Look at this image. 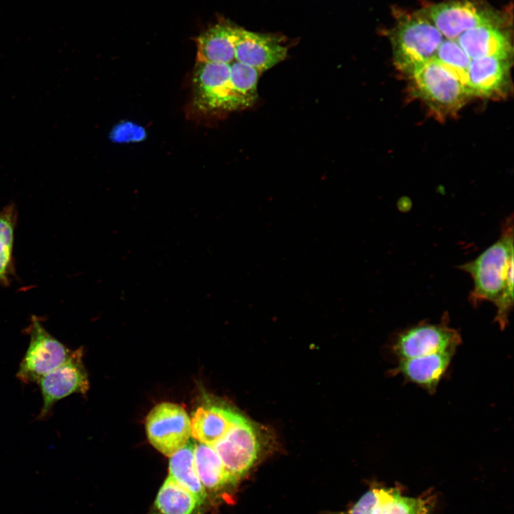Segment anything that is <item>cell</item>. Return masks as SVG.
Returning a JSON list of instances; mask_svg holds the SVG:
<instances>
[{"mask_svg": "<svg viewBox=\"0 0 514 514\" xmlns=\"http://www.w3.org/2000/svg\"><path fill=\"white\" fill-rule=\"evenodd\" d=\"M513 221H505L499 238L475 259L458 266L468 273L473 283L468 301L473 307L484 301L493 304L505 288L513 282Z\"/></svg>", "mask_w": 514, "mask_h": 514, "instance_id": "cell-1", "label": "cell"}, {"mask_svg": "<svg viewBox=\"0 0 514 514\" xmlns=\"http://www.w3.org/2000/svg\"><path fill=\"white\" fill-rule=\"evenodd\" d=\"M390 39L395 66L409 75L434 59L443 41V35L422 12L400 17Z\"/></svg>", "mask_w": 514, "mask_h": 514, "instance_id": "cell-2", "label": "cell"}, {"mask_svg": "<svg viewBox=\"0 0 514 514\" xmlns=\"http://www.w3.org/2000/svg\"><path fill=\"white\" fill-rule=\"evenodd\" d=\"M448 313L440 322L421 321L398 333L391 351L398 360L413 358L448 351H456L462 342L460 333L449 326Z\"/></svg>", "mask_w": 514, "mask_h": 514, "instance_id": "cell-3", "label": "cell"}, {"mask_svg": "<svg viewBox=\"0 0 514 514\" xmlns=\"http://www.w3.org/2000/svg\"><path fill=\"white\" fill-rule=\"evenodd\" d=\"M26 331L29 335L27 350L19 364L16 378L24 383H36L70 356V351L52 336L35 316Z\"/></svg>", "mask_w": 514, "mask_h": 514, "instance_id": "cell-4", "label": "cell"}, {"mask_svg": "<svg viewBox=\"0 0 514 514\" xmlns=\"http://www.w3.org/2000/svg\"><path fill=\"white\" fill-rule=\"evenodd\" d=\"M418 94L440 112L458 109L468 96L460 81L444 66L433 59L410 75Z\"/></svg>", "mask_w": 514, "mask_h": 514, "instance_id": "cell-5", "label": "cell"}, {"mask_svg": "<svg viewBox=\"0 0 514 514\" xmlns=\"http://www.w3.org/2000/svg\"><path fill=\"white\" fill-rule=\"evenodd\" d=\"M211 446L227 471L237 482L254 465L261 450L256 428L243 415L222 438Z\"/></svg>", "mask_w": 514, "mask_h": 514, "instance_id": "cell-6", "label": "cell"}, {"mask_svg": "<svg viewBox=\"0 0 514 514\" xmlns=\"http://www.w3.org/2000/svg\"><path fill=\"white\" fill-rule=\"evenodd\" d=\"M146 430L151 444L163 455L171 457L188 442L190 418L181 406L173 403H161L148 413Z\"/></svg>", "mask_w": 514, "mask_h": 514, "instance_id": "cell-7", "label": "cell"}, {"mask_svg": "<svg viewBox=\"0 0 514 514\" xmlns=\"http://www.w3.org/2000/svg\"><path fill=\"white\" fill-rule=\"evenodd\" d=\"M447 39L456 40L465 31L482 26H498L499 18L469 0L441 2L422 12Z\"/></svg>", "mask_w": 514, "mask_h": 514, "instance_id": "cell-8", "label": "cell"}, {"mask_svg": "<svg viewBox=\"0 0 514 514\" xmlns=\"http://www.w3.org/2000/svg\"><path fill=\"white\" fill-rule=\"evenodd\" d=\"M193 93V104L201 111H235L230 64L196 61Z\"/></svg>", "mask_w": 514, "mask_h": 514, "instance_id": "cell-9", "label": "cell"}, {"mask_svg": "<svg viewBox=\"0 0 514 514\" xmlns=\"http://www.w3.org/2000/svg\"><path fill=\"white\" fill-rule=\"evenodd\" d=\"M81 356V349L72 351L64 363L46 374L38 382L43 404L37 419L46 418L60 400L74 393H86L89 379Z\"/></svg>", "mask_w": 514, "mask_h": 514, "instance_id": "cell-10", "label": "cell"}, {"mask_svg": "<svg viewBox=\"0 0 514 514\" xmlns=\"http://www.w3.org/2000/svg\"><path fill=\"white\" fill-rule=\"evenodd\" d=\"M287 52L280 37L238 28L235 61L262 73L284 60Z\"/></svg>", "mask_w": 514, "mask_h": 514, "instance_id": "cell-11", "label": "cell"}, {"mask_svg": "<svg viewBox=\"0 0 514 514\" xmlns=\"http://www.w3.org/2000/svg\"><path fill=\"white\" fill-rule=\"evenodd\" d=\"M455 352L448 351L400 360L388 373L391 376L400 375L406 382L414 383L433 394L445 376Z\"/></svg>", "mask_w": 514, "mask_h": 514, "instance_id": "cell-12", "label": "cell"}, {"mask_svg": "<svg viewBox=\"0 0 514 514\" xmlns=\"http://www.w3.org/2000/svg\"><path fill=\"white\" fill-rule=\"evenodd\" d=\"M509 58L483 57L470 61L469 95L494 97L501 95L508 84Z\"/></svg>", "mask_w": 514, "mask_h": 514, "instance_id": "cell-13", "label": "cell"}, {"mask_svg": "<svg viewBox=\"0 0 514 514\" xmlns=\"http://www.w3.org/2000/svg\"><path fill=\"white\" fill-rule=\"evenodd\" d=\"M241 416L226 405L199 406L190 419L191 435L200 443L212 445L222 438Z\"/></svg>", "mask_w": 514, "mask_h": 514, "instance_id": "cell-14", "label": "cell"}, {"mask_svg": "<svg viewBox=\"0 0 514 514\" xmlns=\"http://www.w3.org/2000/svg\"><path fill=\"white\" fill-rule=\"evenodd\" d=\"M238 28L220 22L196 38V61L231 64L235 61Z\"/></svg>", "mask_w": 514, "mask_h": 514, "instance_id": "cell-15", "label": "cell"}, {"mask_svg": "<svg viewBox=\"0 0 514 514\" xmlns=\"http://www.w3.org/2000/svg\"><path fill=\"white\" fill-rule=\"evenodd\" d=\"M456 41L471 60L490 56L509 58L512 51L508 36L498 26L469 29Z\"/></svg>", "mask_w": 514, "mask_h": 514, "instance_id": "cell-16", "label": "cell"}, {"mask_svg": "<svg viewBox=\"0 0 514 514\" xmlns=\"http://www.w3.org/2000/svg\"><path fill=\"white\" fill-rule=\"evenodd\" d=\"M194 464L197 475L206 491L217 493L237 481L226 469L222 460L208 444H194Z\"/></svg>", "mask_w": 514, "mask_h": 514, "instance_id": "cell-17", "label": "cell"}, {"mask_svg": "<svg viewBox=\"0 0 514 514\" xmlns=\"http://www.w3.org/2000/svg\"><path fill=\"white\" fill-rule=\"evenodd\" d=\"M201 505L197 497L168 476L154 501L156 514H195Z\"/></svg>", "mask_w": 514, "mask_h": 514, "instance_id": "cell-18", "label": "cell"}, {"mask_svg": "<svg viewBox=\"0 0 514 514\" xmlns=\"http://www.w3.org/2000/svg\"><path fill=\"white\" fill-rule=\"evenodd\" d=\"M194 444L188 441L171 456L169 476L195 495L202 504L207 493L197 475L194 464Z\"/></svg>", "mask_w": 514, "mask_h": 514, "instance_id": "cell-19", "label": "cell"}, {"mask_svg": "<svg viewBox=\"0 0 514 514\" xmlns=\"http://www.w3.org/2000/svg\"><path fill=\"white\" fill-rule=\"evenodd\" d=\"M17 211L9 204L0 211V286H9L15 275L14 261V233Z\"/></svg>", "mask_w": 514, "mask_h": 514, "instance_id": "cell-20", "label": "cell"}, {"mask_svg": "<svg viewBox=\"0 0 514 514\" xmlns=\"http://www.w3.org/2000/svg\"><path fill=\"white\" fill-rule=\"evenodd\" d=\"M258 70L237 61L230 64V82L234 109L252 106L258 96Z\"/></svg>", "mask_w": 514, "mask_h": 514, "instance_id": "cell-21", "label": "cell"}, {"mask_svg": "<svg viewBox=\"0 0 514 514\" xmlns=\"http://www.w3.org/2000/svg\"><path fill=\"white\" fill-rule=\"evenodd\" d=\"M421 498L405 497L394 489L381 488V496L372 514H427Z\"/></svg>", "mask_w": 514, "mask_h": 514, "instance_id": "cell-22", "label": "cell"}, {"mask_svg": "<svg viewBox=\"0 0 514 514\" xmlns=\"http://www.w3.org/2000/svg\"><path fill=\"white\" fill-rule=\"evenodd\" d=\"M434 59L460 81L468 94V69L471 59L463 51L457 41L447 39L443 40L439 46Z\"/></svg>", "mask_w": 514, "mask_h": 514, "instance_id": "cell-23", "label": "cell"}, {"mask_svg": "<svg viewBox=\"0 0 514 514\" xmlns=\"http://www.w3.org/2000/svg\"><path fill=\"white\" fill-rule=\"evenodd\" d=\"M145 137V131L141 126L133 123H124L116 126L111 132V138L114 141H138Z\"/></svg>", "mask_w": 514, "mask_h": 514, "instance_id": "cell-24", "label": "cell"}, {"mask_svg": "<svg viewBox=\"0 0 514 514\" xmlns=\"http://www.w3.org/2000/svg\"><path fill=\"white\" fill-rule=\"evenodd\" d=\"M381 488H372L365 493L349 510L348 514H372L378 503Z\"/></svg>", "mask_w": 514, "mask_h": 514, "instance_id": "cell-25", "label": "cell"}]
</instances>
